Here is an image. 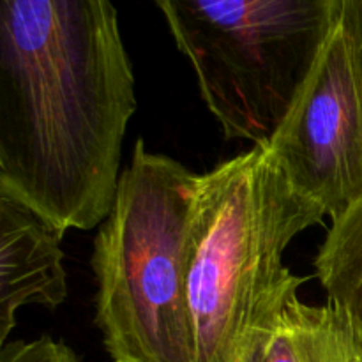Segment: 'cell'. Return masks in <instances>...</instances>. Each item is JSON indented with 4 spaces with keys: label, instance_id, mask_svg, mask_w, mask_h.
Returning <instances> with one entry per match:
<instances>
[{
    "label": "cell",
    "instance_id": "cell-1",
    "mask_svg": "<svg viewBox=\"0 0 362 362\" xmlns=\"http://www.w3.org/2000/svg\"><path fill=\"white\" fill-rule=\"evenodd\" d=\"M134 110L110 0H0V189L64 232L101 225Z\"/></svg>",
    "mask_w": 362,
    "mask_h": 362
},
{
    "label": "cell",
    "instance_id": "cell-2",
    "mask_svg": "<svg viewBox=\"0 0 362 362\" xmlns=\"http://www.w3.org/2000/svg\"><path fill=\"white\" fill-rule=\"evenodd\" d=\"M324 218L262 145L200 175L187 279L197 362L253 361L304 283L286 247Z\"/></svg>",
    "mask_w": 362,
    "mask_h": 362
},
{
    "label": "cell",
    "instance_id": "cell-3",
    "mask_svg": "<svg viewBox=\"0 0 362 362\" xmlns=\"http://www.w3.org/2000/svg\"><path fill=\"white\" fill-rule=\"evenodd\" d=\"M198 179L134 144L92 255L95 324L112 362H197L187 279Z\"/></svg>",
    "mask_w": 362,
    "mask_h": 362
},
{
    "label": "cell",
    "instance_id": "cell-4",
    "mask_svg": "<svg viewBox=\"0 0 362 362\" xmlns=\"http://www.w3.org/2000/svg\"><path fill=\"white\" fill-rule=\"evenodd\" d=\"M226 140L265 145L341 27V0H154Z\"/></svg>",
    "mask_w": 362,
    "mask_h": 362
},
{
    "label": "cell",
    "instance_id": "cell-5",
    "mask_svg": "<svg viewBox=\"0 0 362 362\" xmlns=\"http://www.w3.org/2000/svg\"><path fill=\"white\" fill-rule=\"evenodd\" d=\"M265 147L331 221L362 198V85L341 27Z\"/></svg>",
    "mask_w": 362,
    "mask_h": 362
},
{
    "label": "cell",
    "instance_id": "cell-6",
    "mask_svg": "<svg viewBox=\"0 0 362 362\" xmlns=\"http://www.w3.org/2000/svg\"><path fill=\"white\" fill-rule=\"evenodd\" d=\"M46 216L0 189V343L28 304L55 310L67 299L62 237Z\"/></svg>",
    "mask_w": 362,
    "mask_h": 362
},
{
    "label": "cell",
    "instance_id": "cell-7",
    "mask_svg": "<svg viewBox=\"0 0 362 362\" xmlns=\"http://www.w3.org/2000/svg\"><path fill=\"white\" fill-rule=\"evenodd\" d=\"M251 362H362V334L336 304L293 296Z\"/></svg>",
    "mask_w": 362,
    "mask_h": 362
},
{
    "label": "cell",
    "instance_id": "cell-8",
    "mask_svg": "<svg viewBox=\"0 0 362 362\" xmlns=\"http://www.w3.org/2000/svg\"><path fill=\"white\" fill-rule=\"evenodd\" d=\"M315 269L329 303L341 308L362 334V198L332 221Z\"/></svg>",
    "mask_w": 362,
    "mask_h": 362
},
{
    "label": "cell",
    "instance_id": "cell-9",
    "mask_svg": "<svg viewBox=\"0 0 362 362\" xmlns=\"http://www.w3.org/2000/svg\"><path fill=\"white\" fill-rule=\"evenodd\" d=\"M0 362H80L71 346L64 341L42 336L34 341L4 343Z\"/></svg>",
    "mask_w": 362,
    "mask_h": 362
},
{
    "label": "cell",
    "instance_id": "cell-10",
    "mask_svg": "<svg viewBox=\"0 0 362 362\" xmlns=\"http://www.w3.org/2000/svg\"><path fill=\"white\" fill-rule=\"evenodd\" d=\"M341 34L362 85V0H341Z\"/></svg>",
    "mask_w": 362,
    "mask_h": 362
}]
</instances>
